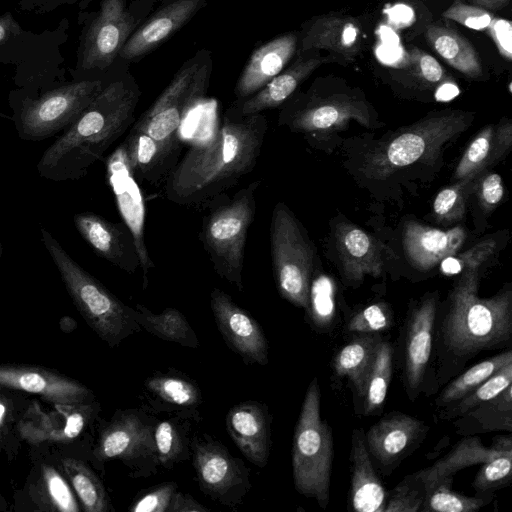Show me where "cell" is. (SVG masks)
I'll use <instances>...</instances> for the list:
<instances>
[{"label":"cell","mask_w":512,"mask_h":512,"mask_svg":"<svg viewBox=\"0 0 512 512\" xmlns=\"http://www.w3.org/2000/svg\"><path fill=\"white\" fill-rule=\"evenodd\" d=\"M492 38L500 55L511 61L512 59V23L507 19L493 17L486 29Z\"/></svg>","instance_id":"cell-53"},{"label":"cell","mask_w":512,"mask_h":512,"mask_svg":"<svg viewBox=\"0 0 512 512\" xmlns=\"http://www.w3.org/2000/svg\"><path fill=\"white\" fill-rule=\"evenodd\" d=\"M260 181L249 183L225 202L215 203L204 216L200 240L219 277L243 291L248 230L256 213Z\"/></svg>","instance_id":"cell-5"},{"label":"cell","mask_w":512,"mask_h":512,"mask_svg":"<svg viewBox=\"0 0 512 512\" xmlns=\"http://www.w3.org/2000/svg\"><path fill=\"white\" fill-rule=\"evenodd\" d=\"M330 61L332 58L307 55V52L299 51L297 58L264 87L243 100H236L232 106L242 115L276 108L286 102L315 69Z\"/></svg>","instance_id":"cell-26"},{"label":"cell","mask_w":512,"mask_h":512,"mask_svg":"<svg viewBox=\"0 0 512 512\" xmlns=\"http://www.w3.org/2000/svg\"><path fill=\"white\" fill-rule=\"evenodd\" d=\"M352 119L368 127L370 116L367 106L354 99L334 97L292 105L282 111L279 124L287 125L296 132L313 133L341 128Z\"/></svg>","instance_id":"cell-19"},{"label":"cell","mask_w":512,"mask_h":512,"mask_svg":"<svg viewBox=\"0 0 512 512\" xmlns=\"http://www.w3.org/2000/svg\"><path fill=\"white\" fill-rule=\"evenodd\" d=\"M426 497V486L417 472L405 476L391 492L384 512H419Z\"/></svg>","instance_id":"cell-44"},{"label":"cell","mask_w":512,"mask_h":512,"mask_svg":"<svg viewBox=\"0 0 512 512\" xmlns=\"http://www.w3.org/2000/svg\"><path fill=\"white\" fill-rule=\"evenodd\" d=\"M62 465L86 512L109 510V499L105 488L89 467L73 458L62 459Z\"/></svg>","instance_id":"cell-39"},{"label":"cell","mask_w":512,"mask_h":512,"mask_svg":"<svg viewBox=\"0 0 512 512\" xmlns=\"http://www.w3.org/2000/svg\"><path fill=\"white\" fill-rule=\"evenodd\" d=\"M494 248V240H483L456 258L453 256L445 258L442 267L448 273L478 269L491 256Z\"/></svg>","instance_id":"cell-50"},{"label":"cell","mask_w":512,"mask_h":512,"mask_svg":"<svg viewBox=\"0 0 512 512\" xmlns=\"http://www.w3.org/2000/svg\"><path fill=\"white\" fill-rule=\"evenodd\" d=\"M442 16L478 31L486 30L493 19V15L488 10L459 1L454 2Z\"/></svg>","instance_id":"cell-51"},{"label":"cell","mask_w":512,"mask_h":512,"mask_svg":"<svg viewBox=\"0 0 512 512\" xmlns=\"http://www.w3.org/2000/svg\"><path fill=\"white\" fill-rule=\"evenodd\" d=\"M436 316L437 297L431 294L414 305L405 323L403 375L411 401L419 396L431 363Z\"/></svg>","instance_id":"cell-14"},{"label":"cell","mask_w":512,"mask_h":512,"mask_svg":"<svg viewBox=\"0 0 512 512\" xmlns=\"http://www.w3.org/2000/svg\"><path fill=\"white\" fill-rule=\"evenodd\" d=\"M478 269H467L451 290L444 313L435 321L434 345L442 368H456L483 351L512 341V291L478 296Z\"/></svg>","instance_id":"cell-3"},{"label":"cell","mask_w":512,"mask_h":512,"mask_svg":"<svg viewBox=\"0 0 512 512\" xmlns=\"http://www.w3.org/2000/svg\"><path fill=\"white\" fill-rule=\"evenodd\" d=\"M20 26L10 12L0 16V45L19 34Z\"/></svg>","instance_id":"cell-57"},{"label":"cell","mask_w":512,"mask_h":512,"mask_svg":"<svg viewBox=\"0 0 512 512\" xmlns=\"http://www.w3.org/2000/svg\"><path fill=\"white\" fill-rule=\"evenodd\" d=\"M100 79H83L37 96L11 98L12 121L20 139L42 141L69 128L104 87Z\"/></svg>","instance_id":"cell-7"},{"label":"cell","mask_w":512,"mask_h":512,"mask_svg":"<svg viewBox=\"0 0 512 512\" xmlns=\"http://www.w3.org/2000/svg\"><path fill=\"white\" fill-rule=\"evenodd\" d=\"M204 437L191 443L200 488L224 505L236 504L250 486L248 470L222 444Z\"/></svg>","instance_id":"cell-12"},{"label":"cell","mask_w":512,"mask_h":512,"mask_svg":"<svg viewBox=\"0 0 512 512\" xmlns=\"http://www.w3.org/2000/svg\"><path fill=\"white\" fill-rule=\"evenodd\" d=\"M511 384L512 362L503 366L466 396L462 397L452 405L440 409L438 417L441 420L456 419L474 409L481 403L495 397Z\"/></svg>","instance_id":"cell-42"},{"label":"cell","mask_w":512,"mask_h":512,"mask_svg":"<svg viewBox=\"0 0 512 512\" xmlns=\"http://www.w3.org/2000/svg\"><path fill=\"white\" fill-rule=\"evenodd\" d=\"M320 399L315 377L307 388L294 430L292 471L296 490L325 509L330 498L333 438L321 417Z\"/></svg>","instance_id":"cell-6"},{"label":"cell","mask_w":512,"mask_h":512,"mask_svg":"<svg viewBox=\"0 0 512 512\" xmlns=\"http://www.w3.org/2000/svg\"><path fill=\"white\" fill-rule=\"evenodd\" d=\"M394 318L390 306L377 302L355 313L348 321L346 329L352 333H378L393 326Z\"/></svg>","instance_id":"cell-48"},{"label":"cell","mask_w":512,"mask_h":512,"mask_svg":"<svg viewBox=\"0 0 512 512\" xmlns=\"http://www.w3.org/2000/svg\"><path fill=\"white\" fill-rule=\"evenodd\" d=\"M122 145L135 179L149 183L158 181L169 170L167 163L176 150L134 128Z\"/></svg>","instance_id":"cell-30"},{"label":"cell","mask_w":512,"mask_h":512,"mask_svg":"<svg viewBox=\"0 0 512 512\" xmlns=\"http://www.w3.org/2000/svg\"><path fill=\"white\" fill-rule=\"evenodd\" d=\"M107 172L124 223L134 237L146 279L148 271L154 267V264L144 242V203L122 144L110 156Z\"/></svg>","instance_id":"cell-21"},{"label":"cell","mask_w":512,"mask_h":512,"mask_svg":"<svg viewBox=\"0 0 512 512\" xmlns=\"http://www.w3.org/2000/svg\"><path fill=\"white\" fill-rule=\"evenodd\" d=\"M212 66L209 50H199L186 60L132 128L177 149L179 129L187 114L205 97Z\"/></svg>","instance_id":"cell-8"},{"label":"cell","mask_w":512,"mask_h":512,"mask_svg":"<svg viewBox=\"0 0 512 512\" xmlns=\"http://www.w3.org/2000/svg\"><path fill=\"white\" fill-rule=\"evenodd\" d=\"M42 496L48 508L61 512H77L76 499L64 478L50 466L42 468Z\"/></svg>","instance_id":"cell-46"},{"label":"cell","mask_w":512,"mask_h":512,"mask_svg":"<svg viewBox=\"0 0 512 512\" xmlns=\"http://www.w3.org/2000/svg\"><path fill=\"white\" fill-rule=\"evenodd\" d=\"M504 187L497 173L487 174L479 183L478 198L485 211H491L502 200Z\"/></svg>","instance_id":"cell-54"},{"label":"cell","mask_w":512,"mask_h":512,"mask_svg":"<svg viewBox=\"0 0 512 512\" xmlns=\"http://www.w3.org/2000/svg\"><path fill=\"white\" fill-rule=\"evenodd\" d=\"M499 157L492 126L483 128L469 144L455 171L457 181L474 180Z\"/></svg>","instance_id":"cell-40"},{"label":"cell","mask_w":512,"mask_h":512,"mask_svg":"<svg viewBox=\"0 0 512 512\" xmlns=\"http://www.w3.org/2000/svg\"><path fill=\"white\" fill-rule=\"evenodd\" d=\"M40 235L75 307L103 341L115 347L141 329L135 308L123 303L79 265L42 225Z\"/></svg>","instance_id":"cell-4"},{"label":"cell","mask_w":512,"mask_h":512,"mask_svg":"<svg viewBox=\"0 0 512 512\" xmlns=\"http://www.w3.org/2000/svg\"><path fill=\"white\" fill-rule=\"evenodd\" d=\"M472 180L458 181L445 187L435 197L433 213L439 222L453 223L465 214L467 190Z\"/></svg>","instance_id":"cell-47"},{"label":"cell","mask_w":512,"mask_h":512,"mask_svg":"<svg viewBox=\"0 0 512 512\" xmlns=\"http://www.w3.org/2000/svg\"><path fill=\"white\" fill-rule=\"evenodd\" d=\"M466 231L457 226L447 231L408 221L403 231V247L411 265L429 271L445 258L454 256L466 240Z\"/></svg>","instance_id":"cell-24"},{"label":"cell","mask_w":512,"mask_h":512,"mask_svg":"<svg viewBox=\"0 0 512 512\" xmlns=\"http://www.w3.org/2000/svg\"><path fill=\"white\" fill-rule=\"evenodd\" d=\"M510 362H512V351L508 348L497 355L473 365L464 373L454 378L441 391L439 396L435 399L437 409L440 410L452 405L462 397L466 396L495 372Z\"/></svg>","instance_id":"cell-37"},{"label":"cell","mask_w":512,"mask_h":512,"mask_svg":"<svg viewBox=\"0 0 512 512\" xmlns=\"http://www.w3.org/2000/svg\"><path fill=\"white\" fill-rule=\"evenodd\" d=\"M210 306L226 343L247 363H268V342L261 326L224 291L214 288Z\"/></svg>","instance_id":"cell-16"},{"label":"cell","mask_w":512,"mask_h":512,"mask_svg":"<svg viewBox=\"0 0 512 512\" xmlns=\"http://www.w3.org/2000/svg\"><path fill=\"white\" fill-rule=\"evenodd\" d=\"M210 510L201 505L191 495L177 492L172 496L167 512H209Z\"/></svg>","instance_id":"cell-55"},{"label":"cell","mask_w":512,"mask_h":512,"mask_svg":"<svg viewBox=\"0 0 512 512\" xmlns=\"http://www.w3.org/2000/svg\"><path fill=\"white\" fill-rule=\"evenodd\" d=\"M206 0H169L131 34L119 57L139 60L186 25Z\"/></svg>","instance_id":"cell-20"},{"label":"cell","mask_w":512,"mask_h":512,"mask_svg":"<svg viewBox=\"0 0 512 512\" xmlns=\"http://www.w3.org/2000/svg\"><path fill=\"white\" fill-rule=\"evenodd\" d=\"M350 462V510L357 512H384L388 492L382 484L365 443L362 428L353 430Z\"/></svg>","instance_id":"cell-25"},{"label":"cell","mask_w":512,"mask_h":512,"mask_svg":"<svg viewBox=\"0 0 512 512\" xmlns=\"http://www.w3.org/2000/svg\"><path fill=\"white\" fill-rule=\"evenodd\" d=\"M509 449H512L510 435L494 438L489 447L483 445L476 436H465L444 457L417 473L427 486L437 479L453 476L469 466L486 463Z\"/></svg>","instance_id":"cell-29"},{"label":"cell","mask_w":512,"mask_h":512,"mask_svg":"<svg viewBox=\"0 0 512 512\" xmlns=\"http://www.w3.org/2000/svg\"><path fill=\"white\" fill-rule=\"evenodd\" d=\"M175 491L176 484L174 482L159 484L138 497L129 510L132 512H167Z\"/></svg>","instance_id":"cell-52"},{"label":"cell","mask_w":512,"mask_h":512,"mask_svg":"<svg viewBox=\"0 0 512 512\" xmlns=\"http://www.w3.org/2000/svg\"><path fill=\"white\" fill-rule=\"evenodd\" d=\"M336 247L344 275L352 282L361 281L365 275L377 277L382 272L383 261L378 241L361 228L341 223L336 231Z\"/></svg>","instance_id":"cell-27"},{"label":"cell","mask_w":512,"mask_h":512,"mask_svg":"<svg viewBox=\"0 0 512 512\" xmlns=\"http://www.w3.org/2000/svg\"><path fill=\"white\" fill-rule=\"evenodd\" d=\"M426 37L434 51L454 69L470 78L482 74L478 53L458 31L433 24L427 28Z\"/></svg>","instance_id":"cell-33"},{"label":"cell","mask_w":512,"mask_h":512,"mask_svg":"<svg viewBox=\"0 0 512 512\" xmlns=\"http://www.w3.org/2000/svg\"><path fill=\"white\" fill-rule=\"evenodd\" d=\"M0 387L37 394L60 405L87 404L92 391L66 376L28 365H0Z\"/></svg>","instance_id":"cell-18"},{"label":"cell","mask_w":512,"mask_h":512,"mask_svg":"<svg viewBox=\"0 0 512 512\" xmlns=\"http://www.w3.org/2000/svg\"><path fill=\"white\" fill-rule=\"evenodd\" d=\"M453 476L443 477L426 486V497L419 512H472L486 506L493 494L466 496L452 490Z\"/></svg>","instance_id":"cell-38"},{"label":"cell","mask_w":512,"mask_h":512,"mask_svg":"<svg viewBox=\"0 0 512 512\" xmlns=\"http://www.w3.org/2000/svg\"><path fill=\"white\" fill-rule=\"evenodd\" d=\"M4 414H5V406L0 403V423L2 422Z\"/></svg>","instance_id":"cell-59"},{"label":"cell","mask_w":512,"mask_h":512,"mask_svg":"<svg viewBox=\"0 0 512 512\" xmlns=\"http://www.w3.org/2000/svg\"><path fill=\"white\" fill-rule=\"evenodd\" d=\"M336 291V284L330 276L320 274L311 281L306 310L313 326L320 332H328L334 326Z\"/></svg>","instance_id":"cell-41"},{"label":"cell","mask_w":512,"mask_h":512,"mask_svg":"<svg viewBox=\"0 0 512 512\" xmlns=\"http://www.w3.org/2000/svg\"><path fill=\"white\" fill-rule=\"evenodd\" d=\"M273 275L279 294L306 309L313 267V252L298 220L283 203H277L270 223Z\"/></svg>","instance_id":"cell-10"},{"label":"cell","mask_w":512,"mask_h":512,"mask_svg":"<svg viewBox=\"0 0 512 512\" xmlns=\"http://www.w3.org/2000/svg\"><path fill=\"white\" fill-rule=\"evenodd\" d=\"M73 223L98 256L130 274L141 268L134 237L125 223L112 222L92 212L76 213Z\"/></svg>","instance_id":"cell-17"},{"label":"cell","mask_w":512,"mask_h":512,"mask_svg":"<svg viewBox=\"0 0 512 512\" xmlns=\"http://www.w3.org/2000/svg\"><path fill=\"white\" fill-rule=\"evenodd\" d=\"M271 417L267 407L246 401L232 407L226 416V428L235 445L251 463L264 467L271 446Z\"/></svg>","instance_id":"cell-22"},{"label":"cell","mask_w":512,"mask_h":512,"mask_svg":"<svg viewBox=\"0 0 512 512\" xmlns=\"http://www.w3.org/2000/svg\"><path fill=\"white\" fill-rule=\"evenodd\" d=\"M94 457L99 461L120 459L131 468L140 462L157 464L154 424L139 411H118L102 430Z\"/></svg>","instance_id":"cell-13"},{"label":"cell","mask_w":512,"mask_h":512,"mask_svg":"<svg viewBox=\"0 0 512 512\" xmlns=\"http://www.w3.org/2000/svg\"><path fill=\"white\" fill-rule=\"evenodd\" d=\"M136 321L150 334L185 347L199 346L198 338L185 316L175 308L155 314L141 304L135 306Z\"/></svg>","instance_id":"cell-35"},{"label":"cell","mask_w":512,"mask_h":512,"mask_svg":"<svg viewBox=\"0 0 512 512\" xmlns=\"http://www.w3.org/2000/svg\"><path fill=\"white\" fill-rule=\"evenodd\" d=\"M267 130L262 113L242 115L231 105L213 137L191 146L170 169L166 198L189 207L212 204L253 170Z\"/></svg>","instance_id":"cell-1"},{"label":"cell","mask_w":512,"mask_h":512,"mask_svg":"<svg viewBox=\"0 0 512 512\" xmlns=\"http://www.w3.org/2000/svg\"><path fill=\"white\" fill-rule=\"evenodd\" d=\"M495 144L499 157L503 156L511 147L512 125L508 120H502L494 131Z\"/></svg>","instance_id":"cell-56"},{"label":"cell","mask_w":512,"mask_h":512,"mask_svg":"<svg viewBox=\"0 0 512 512\" xmlns=\"http://www.w3.org/2000/svg\"><path fill=\"white\" fill-rule=\"evenodd\" d=\"M144 386L151 399L163 409L192 411L202 402L197 384L177 373H156L145 380Z\"/></svg>","instance_id":"cell-34"},{"label":"cell","mask_w":512,"mask_h":512,"mask_svg":"<svg viewBox=\"0 0 512 512\" xmlns=\"http://www.w3.org/2000/svg\"><path fill=\"white\" fill-rule=\"evenodd\" d=\"M429 427L402 412L385 414L365 433V443L373 462L382 473H390L425 438Z\"/></svg>","instance_id":"cell-15"},{"label":"cell","mask_w":512,"mask_h":512,"mask_svg":"<svg viewBox=\"0 0 512 512\" xmlns=\"http://www.w3.org/2000/svg\"><path fill=\"white\" fill-rule=\"evenodd\" d=\"M458 435L512 432V384L488 401L458 417L453 422Z\"/></svg>","instance_id":"cell-32"},{"label":"cell","mask_w":512,"mask_h":512,"mask_svg":"<svg viewBox=\"0 0 512 512\" xmlns=\"http://www.w3.org/2000/svg\"><path fill=\"white\" fill-rule=\"evenodd\" d=\"M154 442L157 461L166 468H171L185 456V436L175 420L154 425Z\"/></svg>","instance_id":"cell-43"},{"label":"cell","mask_w":512,"mask_h":512,"mask_svg":"<svg viewBox=\"0 0 512 512\" xmlns=\"http://www.w3.org/2000/svg\"><path fill=\"white\" fill-rule=\"evenodd\" d=\"M361 42L362 29L355 18L327 15L317 18L306 28L299 51L325 49L352 59L359 53Z\"/></svg>","instance_id":"cell-28"},{"label":"cell","mask_w":512,"mask_h":512,"mask_svg":"<svg viewBox=\"0 0 512 512\" xmlns=\"http://www.w3.org/2000/svg\"><path fill=\"white\" fill-rule=\"evenodd\" d=\"M298 41V35L289 32L257 47L235 85L236 100L253 95L278 75L295 55Z\"/></svg>","instance_id":"cell-23"},{"label":"cell","mask_w":512,"mask_h":512,"mask_svg":"<svg viewBox=\"0 0 512 512\" xmlns=\"http://www.w3.org/2000/svg\"><path fill=\"white\" fill-rule=\"evenodd\" d=\"M472 118L454 111L422 119L369 154L364 166L367 174L386 177L396 169L432 160L445 143L468 128Z\"/></svg>","instance_id":"cell-9"},{"label":"cell","mask_w":512,"mask_h":512,"mask_svg":"<svg viewBox=\"0 0 512 512\" xmlns=\"http://www.w3.org/2000/svg\"><path fill=\"white\" fill-rule=\"evenodd\" d=\"M481 465L472 486L476 494H493L511 482L512 449Z\"/></svg>","instance_id":"cell-45"},{"label":"cell","mask_w":512,"mask_h":512,"mask_svg":"<svg viewBox=\"0 0 512 512\" xmlns=\"http://www.w3.org/2000/svg\"><path fill=\"white\" fill-rule=\"evenodd\" d=\"M135 29L136 21L126 0H101L82 41L79 65L88 71L105 70L119 56Z\"/></svg>","instance_id":"cell-11"},{"label":"cell","mask_w":512,"mask_h":512,"mask_svg":"<svg viewBox=\"0 0 512 512\" xmlns=\"http://www.w3.org/2000/svg\"><path fill=\"white\" fill-rule=\"evenodd\" d=\"M408 62L413 75L425 84L437 85L447 77L439 62L419 48L414 47L409 51Z\"/></svg>","instance_id":"cell-49"},{"label":"cell","mask_w":512,"mask_h":512,"mask_svg":"<svg viewBox=\"0 0 512 512\" xmlns=\"http://www.w3.org/2000/svg\"><path fill=\"white\" fill-rule=\"evenodd\" d=\"M472 5L485 10H498L506 6L509 0H470Z\"/></svg>","instance_id":"cell-58"},{"label":"cell","mask_w":512,"mask_h":512,"mask_svg":"<svg viewBox=\"0 0 512 512\" xmlns=\"http://www.w3.org/2000/svg\"><path fill=\"white\" fill-rule=\"evenodd\" d=\"M394 349L382 340L366 377L362 394V414L372 416L381 413L393 374Z\"/></svg>","instance_id":"cell-36"},{"label":"cell","mask_w":512,"mask_h":512,"mask_svg":"<svg viewBox=\"0 0 512 512\" xmlns=\"http://www.w3.org/2000/svg\"><path fill=\"white\" fill-rule=\"evenodd\" d=\"M383 338L377 333L357 335L334 356L332 368L338 378H346L360 397L368 372Z\"/></svg>","instance_id":"cell-31"},{"label":"cell","mask_w":512,"mask_h":512,"mask_svg":"<svg viewBox=\"0 0 512 512\" xmlns=\"http://www.w3.org/2000/svg\"><path fill=\"white\" fill-rule=\"evenodd\" d=\"M2 254H3V245L2 243L0 242V259L2 257Z\"/></svg>","instance_id":"cell-60"},{"label":"cell","mask_w":512,"mask_h":512,"mask_svg":"<svg viewBox=\"0 0 512 512\" xmlns=\"http://www.w3.org/2000/svg\"><path fill=\"white\" fill-rule=\"evenodd\" d=\"M141 91L131 75L105 84L80 117L42 154L41 177L80 180L133 123Z\"/></svg>","instance_id":"cell-2"}]
</instances>
